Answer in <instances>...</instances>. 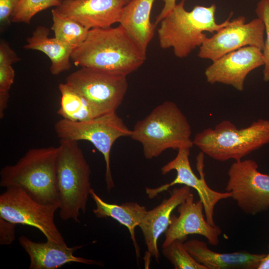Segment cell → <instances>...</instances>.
I'll return each mask as SVG.
<instances>
[{"label":"cell","instance_id":"6da1fadb","mask_svg":"<svg viewBox=\"0 0 269 269\" xmlns=\"http://www.w3.org/2000/svg\"><path fill=\"white\" fill-rule=\"evenodd\" d=\"M146 59L143 51L121 25L91 29L85 40L73 50L76 66L89 67L127 76Z\"/></svg>","mask_w":269,"mask_h":269},{"label":"cell","instance_id":"7a4b0ae2","mask_svg":"<svg viewBox=\"0 0 269 269\" xmlns=\"http://www.w3.org/2000/svg\"><path fill=\"white\" fill-rule=\"evenodd\" d=\"M58 147L32 148L0 171L1 187H17L34 200L59 207L56 162Z\"/></svg>","mask_w":269,"mask_h":269},{"label":"cell","instance_id":"3957f363","mask_svg":"<svg viewBox=\"0 0 269 269\" xmlns=\"http://www.w3.org/2000/svg\"><path fill=\"white\" fill-rule=\"evenodd\" d=\"M185 0L177 3L159 22L157 29L160 47L172 48L178 58L188 56L200 47L207 37L204 31L216 32L231 23L230 16L223 22L217 23L216 6L196 5L191 11L184 7Z\"/></svg>","mask_w":269,"mask_h":269},{"label":"cell","instance_id":"277c9868","mask_svg":"<svg viewBox=\"0 0 269 269\" xmlns=\"http://www.w3.org/2000/svg\"><path fill=\"white\" fill-rule=\"evenodd\" d=\"M190 124L174 102L166 101L137 121L130 136L139 142L146 159H151L167 149H190L194 145Z\"/></svg>","mask_w":269,"mask_h":269},{"label":"cell","instance_id":"5b68a950","mask_svg":"<svg viewBox=\"0 0 269 269\" xmlns=\"http://www.w3.org/2000/svg\"><path fill=\"white\" fill-rule=\"evenodd\" d=\"M56 162L59 215L79 222L92 190L91 169L78 141L60 139Z\"/></svg>","mask_w":269,"mask_h":269},{"label":"cell","instance_id":"8992f818","mask_svg":"<svg viewBox=\"0 0 269 269\" xmlns=\"http://www.w3.org/2000/svg\"><path fill=\"white\" fill-rule=\"evenodd\" d=\"M193 141L201 152L214 160H240L269 143V120L258 119L241 129L230 121L224 120L214 128L196 134Z\"/></svg>","mask_w":269,"mask_h":269},{"label":"cell","instance_id":"52a82bcc","mask_svg":"<svg viewBox=\"0 0 269 269\" xmlns=\"http://www.w3.org/2000/svg\"><path fill=\"white\" fill-rule=\"evenodd\" d=\"M54 128L60 139L76 141L86 140L92 143L104 156L108 191L115 187L110 165L111 149L117 139L123 136H130L132 133L116 112L82 122L62 119L55 124Z\"/></svg>","mask_w":269,"mask_h":269},{"label":"cell","instance_id":"ba28073f","mask_svg":"<svg viewBox=\"0 0 269 269\" xmlns=\"http://www.w3.org/2000/svg\"><path fill=\"white\" fill-rule=\"evenodd\" d=\"M100 115L116 112L127 93V76L89 67H81L66 79Z\"/></svg>","mask_w":269,"mask_h":269},{"label":"cell","instance_id":"9c48e42d","mask_svg":"<svg viewBox=\"0 0 269 269\" xmlns=\"http://www.w3.org/2000/svg\"><path fill=\"white\" fill-rule=\"evenodd\" d=\"M58 207L41 204L32 199L23 189L9 187L0 195V217L15 224L35 227L47 240L66 244L54 222Z\"/></svg>","mask_w":269,"mask_h":269},{"label":"cell","instance_id":"30bf717a","mask_svg":"<svg viewBox=\"0 0 269 269\" xmlns=\"http://www.w3.org/2000/svg\"><path fill=\"white\" fill-rule=\"evenodd\" d=\"M228 176L225 190L244 213L255 215L269 209V174L260 172L255 160L235 161Z\"/></svg>","mask_w":269,"mask_h":269},{"label":"cell","instance_id":"8fae6325","mask_svg":"<svg viewBox=\"0 0 269 269\" xmlns=\"http://www.w3.org/2000/svg\"><path fill=\"white\" fill-rule=\"evenodd\" d=\"M190 150L189 148L178 149L176 156L161 168L163 175L173 170L176 171V176L172 182L156 188L146 187V193L149 198L153 199L176 184H183L194 188L203 203L207 221L211 225L216 226L213 217L215 207L219 201L231 198V194L227 191L214 190L208 185L203 171L204 154L202 152L197 156L196 162L200 178L194 174L189 161Z\"/></svg>","mask_w":269,"mask_h":269},{"label":"cell","instance_id":"7c38bea8","mask_svg":"<svg viewBox=\"0 0 269 269\" xmlns=\"http://www.w3.org/2000/svg\"><path fill=\"white\" fill-rule=\"evenodd\" d=\"M244 16L231 21L211 37H206L199 47L198 56L214 61L221 56L247 46L257 47L262 50L265 42V26L257 17L246 23Z\"/></svg>","mask_w":269,"mask_h":269},{"label":"cell","instance_id":"4fadbf2b","mask_svg":"<svg viewBox=\"0 0 269 269\" xmlns=\"http://www.w3.org/2000/svg\"><path fill=\"white\" fill-rule=\"evenodd\" d=\"M264 64L262 50L255 46H247L212 61L204 74L207 82L211 84L221 83L242 91L248 75Z\"/></svg>","mask_w":269,"mask_h":269},{"label":"cell","instance_id":"5bb4252c","mask_svg":"<svg viewBox=\"0 0 269 269\" xmlns=\"http://www.w3.org/2000/svg\"><path fill=\"white\" fill-rule=\"evenodd\" d=\"M131 0H62L53 9L90 30L120 23L125 6Z\"/></svg>","mask_w":269,"mask_h":269},{"label":"cell","instance_id":"9a60e30c","mask_svg":"<svg viewBox=\"0 0 269 269\" xmlns=\"http://www.w3.org/2000/svg\"><path fill=\"white\" fill-rule=\"evenodd\" d=\"M177 208L179 215L171 214L162 247L175 239L187 237L189 235L204 236L209 244L218 245L222 231L219 226L210 224L204 218V206L200 200L195 202L194 195L191 193Z\"/></svg>","mask_w":269,"mask_h":269},{"label":"cell","instance_id":"2e32d148","mask_svg":"<svg viewBox=\"0 0 269 269\" xmlns=\"http://www.w3.org/2000/svg\"><path fill=\"white\" fill-rule=\"evenodd\" d=\"M191 193L190 187L187 186L175 188L168 198L145 213L139 227L143 234L149 256L153 257L157 262H159L160 257L157 246L159 238L167 229L172 211Z\"/></svg>","mask_w":269,"mask_h":269},{"label":"cell","instance_id":"e0dca14e","mask_svg":"<svg viewBox=\"0 0 269 269\" xmlns=\"http://www.w3.org/2000/svg\"><path fill=\"white\" fill-rule=\"evenodd\" d=\"M19 243L30 258V269H57L71 263L102 266L101 262L76 257L74 253L82 246L69 247L47 240L35 242L25 236L18 239Z\"/></svg>","mask_w":269,"mask_h":269},{"label":"cell","instance_id":"ac0fdd59","mask_svg":"<svg viewBox=\"0 0 269 269\" xmlns=\"http://www.w3.org/2000/svg\"><path fill=\"white\" fill-rule=\"evenodd\" d=\"M184 245L195 260L206 269H257L266 255L245 251L217 253L210 250L205 242L196 239L185 242Z\"/></svg>","mask_w":269,"mask_h":269},{"label":"cell","instance_id":"d6986e66","mask_svg":"<svg viewBox=\"0 0 269 269\" xmlns=\"http://www.w3.org/2000/svg\"><path fill=\"white\" fill-rule=\"evenodd\" d=\"M155 0H131L125 6L120 25L138 46L146 52L154 35L156 25L150 21Z\"/></svg>","mask_w":269,"mask_h":269},{"label":"cell","instance_id":"ffe728a7","mask_svg":"<svg viewBox=\"0 0 269 269\" xmlns=\"http://www.w3.org/2000/svg\"><path fill=\"white\" fill-rule=\"evenodd\" d=\"M49 31L45 26H37L31 35L26 38L23 48L44 53L51 62L50 73L58 75L71 68L70 60L73 49L55 37H49Z\"/></svg>","mask_w":269,"mask_h":269},{"label":"cell","instance_id":"44dd1931","mask_svg":"<svg viewBox=\"0 0 269 269\" xmlns=\"http://www.w3.org/2000/svg\"><path fill=\"white\" fill-rule=\"evenodd\" d=\"M90 196L96 204L93 213L97 218L111 217L128 228L138 260L140 248L136 240L135 229L140 225L147 211L146 208L133 202L120 205L107 203L101 198L93 189L91 190Z\"/></svg>","mask_w":269,"mask_h":269},{"label":"cell","instance_id":"7402d4cb","mask_svg":"<svg viewBox=\"0 0 269 269\" xmlns=\"http://www.w3.org/2000/svg\"><path fill=\"white\" fill-rule=\"evenodd\" d=\"M60 106L57 114L73 122L86 121L100 116L88 101L66 83H60Z\"/></svg>","mask_w":269,"mask_h":269},{"label":"cell","instance_id":"603a6c76","mask_svg":"<svg viewBox=\"0 0 269 269\" xmlns=\"http://www.w3.org/2000/svg\"><path fill=\"white\" fill-rule=\"evenodd\" d=\"M53 23L51 27L54 37L73 49L80 45L86 39L90 30L77 21L51 10Z\"/></svg>","mask_w":269,"mask_h":269},{"label":"cell","instance_id":"cb8c5ba5","mask_svg":"<svg viewBox=\"0 0 269 269\" xmlns=\"http://www.w3.org/2000/svg\"><path fill=\"white\" fill-rule=\"evenodd\" d=\"M187 238L175 239L162 247L163 255L175 269H206L204 266L196 262L186 250L184 242Z\"/></svg>","mask_w":269,"mask_h":269},{"label":"cell","instance_id":"d4e9b609","mask_svg":"<svg viewBox=\"0 0 269 269\" xmlns=\"http://www.w3.org/2000/svg\"><path fill=\"white\" fill-rule=\"evenodd\" d=\"M62 0H20L11 16V22L29 24L37 13L59 6Z\"/></svg>","mask_w":269,"mask_h":269},{"label":"cell","instance_id":"484cf974","mask_svg":"<svg viewBox=\"0 0 269 269\" xmlns=\"http://www.w3.org/2000/svg\"><path fill=\"white\" fill-rule=\"evenodd\" d=\"M255 12L258 18L264 23L265 33L264 47L262 49L264 58L263 80L269 81V0H260L257 3Z\"/></svg>","mask_w":269,"mask_h":269},{"label":"cell","instance_id":"4316f807","mask_svg":"<svg viewBox=\"0 0 269 269\" xmlns=\"http://www.w3.org/2000/svg\"><path fill=\"white\" fill-rule=\"evenodd\" d=\"M20 0H0V29L10 24L13 12Z\"/></svg>","mask_w":269,"mask_h":269},{"label":"cell","instance_id":"83f0119b","mask_svg":"<svg viewBox=\"0 0 269 269\" xmlns=\"http://www.w3.org/2000/svg\"><path fill=\"white\" fill-rule=\"evenodd\" d=\"M16 225L0 217V245H10L15 239Z\"/></svg>","mask_w":269,"mask_h":269},{"label":"cell","instance_id":"f1b7e54d","mask_svg":"<svg viewBox=\"0 0 269 269\" xmlns=\"http://www.w3.org/2000/svg\"><path fill=\"white\" fill-rule=\"evenodd\" d=\"M14 77L15 71L11 65H0V93H9Z\"/></svg>","mask_w":269,"mask_h":269},{"label":"cell","instance_id":"f546056e","mask_svg":"<svg viewBox=\"0 0 269 269\" xmlns=\"http://www.w3.org/2000/svg\"><path fill=\"white\" fill-rule=\"evenodd\" d=\"M20 60L15 52L4 40L0 42V65H11Z\"/></svg>","mask_w":269,"mask_h":269},{"label":"cell","instance_id":"4dcf8cb0","mask_svg":"<svg viewBox=\"0 0 269 269\" xmlns=\"http://www.w3.org/2000/svg\"><path fill=\"white\" fill-rule=\"evenodd\" d=\"M164 5L160 13L156 16L155 24L157 25L160 21L175 7L176 0H163Z\"/></svg>","mask_w":269,"mask_h":269},{"label":"cell","instance_id":"1f68e13d","mask_svg":"<svg viewBox=\"0 0 269 269\" xmlns=\"http://www.w3.org/2000/svg\"><path fill=\"white\" fill-rule=\"evenodd\" d=\"M9 98V93H0V118H2Z\"/></svg>","mask_w":269,"mask_h":269},{"label":"cell","instance_id":"d6a6232c","mask_svg":"<svg viewBox=\"0 0 269 269\" xmlns=\"http://www.w3.org/2000/svg\"><path fill=\"white\" fill-rule=\"evenodd\" d=\"M268 248L269 249V245ZM257 269H269V253L262 259Z\"/></svg>","mask_w":269,"mask_h":269}]
</instances>
